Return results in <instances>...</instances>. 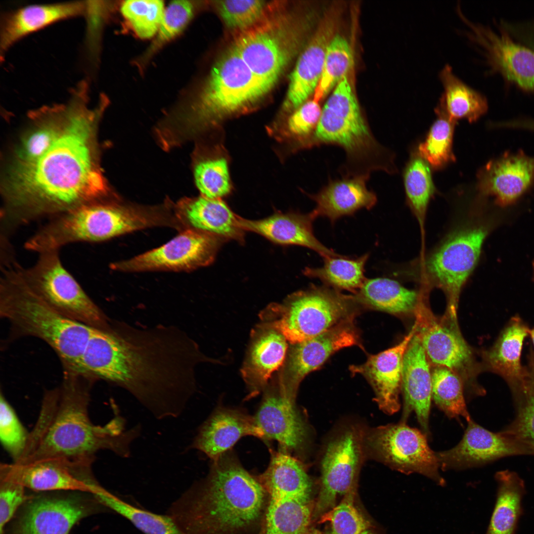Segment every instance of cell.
Masks as SVG:
<instances>
[{"instance_id": "cell-5", "label": "cell", "mask_w": 534, "mask_h": 534, "mask_svg": "<svg viewBox=\"0 0 534 534\" xmlns=\"http://www.w3.org/2000/svg\"><path fill=\"white\" fill-rule=\"evenodd\" d=\"M13 258L1 261L0 315L20 336L35 337L57 354L64 370L82 372L81 362L95 328L69 319L54 310L25 282Z\"/></svg>"}, {"instance_id": "cell-16", "label": "cell", "mask_w": 534, "mask_h": 534, "mask_svg": "<svg viewBox=\"0 0 534 534\" xmlns=\"http://www.w3.org/2000/svg\"><path fill=\"white\" fill-rule=\"evenodd\" d=\"M354 317L311 339L291 344L284 363L275 376L282 394L295 402L299 386L310 372L337 351L359 344Z\"/></svg>"}, {"instance_id": "cell-39", "label": "cell", "mask_w": 534, "mask_h": 534, "mask_svg": "<svg viewBox=\"0 0 534 534\" xmlns=\"http://www.w3.org/2000/svg\"><path fill=\"white\" fill-rule=\"evenodd\" d=\"M526 367L524 380L510 389L514 418L500 432L516 444L526 455H534V367Z\"/></svg>"}, {"instance_id": "cell-8", "label": "cell", "mask_w": 534, "mask_h": 534, "mask_svg": "<svg viewBox=\"0 0 534 534\" xmlns=\"http://www.w3.org/2000/svg\"><path fill=\"white\" fill-rule=\"evenodd\" d=\"M356 296L327 286L311 285L269 305L261 313V322L280 331L291 344L315 337L355 317Z\"/></svg>"}, {"instance_id": "cell-28", "label": "cell", "mask_w": 534, "mask_h": 534, "mask_svg": "<svg viewBox=\"0 0 534 534\" xmlns=\"http://www.w3.org/2000/svg\"><path fill=\"white\" fill-rule=\"evenodd\" d=\"M333 27L329 20H325L301 52L290 77L283 116L313 95L321 76L327 46L334 36Z\"/></svg>"}, {"instance_id": "cell-25", "label": "cell", "mask_w": 534, "mask_h": 534, "mask_svg": "<svg viewBox=\"0 0 534 534\" xmlns=\"http://www.w3.org/2000/svg\"><path fill=\"white\" fill-rule=\"evenodd\" d=\"M0 477L36 491L73 490L90 493V484L94 480L92 472L55 460L27 464L1 463Z\"/></svg>"}, {"instance_id": "cell-20", "label": "cell", "mask_w": 534, "mask_h": 534, "mask_svg": "<svg viewBox=\"0 0 534 534\" xmlns=\"http://www.w3.org/2000/svg\"><path fill=\"white\" fill-rule=\"evenodd\" d=\"M460 442L454 447L436 452L443 470L482 466L505 457L523 455V450L500 431L491 432L471 418Z\"/></svg>"}, {"instance_id": "cell-46", "label": "cell", "mask_w": 534, "mask_h": 534, "mask_svg": "<svg viewBox=\"0 0 534 534\" xmlns=\"http://www.w3.org/2000/svg\"><path fill=\"white\" fill-rule=\"evenodd\" d=\"M353 63V54L347 40L334 35L325 53L322 72L313 99L320 101L345 77Z\"/></svg>"}, {"instance_id": "cell-32", "label": "cell", "mask_w": 534, "mask_h": 534, "mask_svg": "<svg viewBox=\"0 0 534 534\" xmlns=\"http://www.w3.org/2000/svg\"><path fill=\"white\" fill-rule=\"evenodd\" d=\"M530 329L520 316L515 315L503 328L492 346L482 353L483 367L501 377L509 389L522 382L527 374L521 356Z\"/></svg>"}, {"instance_id": "cell-48", "label": "cell", "mask_w": 534, "mask_h": 534, "mask_svg": "<svg viewBox=\"0 0 534 534\" xmlns=\"http://www.w3.org/2000/svg\"><path fill=\"white\" fill-rule=\"evenodd\" d=\"M164 4L160 0H129L123 2L121 12L140 38L155 35L162 22Z\"/></svg>"}, {"instance_id": "cell-2", "label": "cell", "mask_w": 534, "mask_h": 534, "mask_svg": "<svg viewBox=\"0 0 534 534\" xmlns=\"http://www.w3.org/2000/svg\"><path fill=\"white\" fill-rule=\"evenodd\" d=\"M86 101L72 98L64 110L60 133L47 151L32 162L17 164L13 170L1 213L10 228L100 201L106 193L93 142L100 109H89Z\"/></svg>"}, {"instance_id": "cell-11", "label": "cell", "mask_w": 534, "mask_h": 534, "mask_svg": "<svg viewBox=\"0 0 534 534\" xmlns=\"http://www.w3.org/2000/svg\"><path fill=\"white\" fill-rule=\"evenodd\" d=\"M489 232L483 224L463 226L452 233L429 258V277L447 298L445 315L457 320L461 290L474 269Z\"/></svg>"}, {"instance_id": "cell-44", "label": "cell", "mask_w": 534, "mask_h": 534, "mask_svg": "<svg viewBox=\"0 0 534 534\" xmlns=\"http://www.w3.org/2000/svg\"><path fill=\"white\" fill-rule=\"evenodd\" d=\"M403 179L408 204L422 226L428 204L436 189L429 164L417 151L412 153L405 167Z\"/></svg>"}, {"instance_id": "cell-4", "label": "cell", "mask_w": 534, "mask_h": 534, "mask_svg": "<svg viewBox=\"0 0 534 534\" xmlns=\"http://www.w3.org/2000/svg\"><path fill=\"white\" fill-rule=\"evenodd\" d=\"M207 476L194 483L167 514L187 534H258L269 495L234 457L213 461Z\"/></svg>"}, {"instance_id": "cell-33", "label": "cell", "mask_w": 534, "mask_h": 534, "mask_svg": "<svg viewBox=\"0 0 534 534\" xmlns=\"http://www.w3.org/2000/svg\"><path fill=\"white\" fill-rule=\"evenodd\" d=\"M177 217L190 228L204 231L220 238L241 241L243 230L239 217L220 198L203 196L186 198L178 203Z\"/></svg>"}, {"instance_id": "cell-49", "label": "cell", "mask_w": 534, "mask_h": 534, "mask_svg": "<svg viewBox=\"0 0 534 534\" xmlns=\"http://www.w3.org/2000/svg\"><path fill=\"white\" fill-rule=\"evenodd\" d=\"M29 433L2 393L0 395V440L4 448L16 462L26 446Z\"/></svg>"}, {"instance_id": "cell-43", "label": "cell", "mask_w": 534, "mask_h": 534, "mask_svg": "<svg viewBox=\"0 0 534 534\" xmlns=\"http://www.w3.org/2000/svg\"><path fill=\"white\" fill-rule=\"evenodd\" d=\"M369 257V253L355 258L341 255L327 257L322 267H307L304 273L336 290L357 291L366 279L364 270Z\"/></svg>"}, {"instance_id": "cell-35", "label": "cell", "mask_w": 534, "mask_h": 534, "mask_svg": "<svg viewBox=\"0 0 534 534\" xmlns=\"http://www.w3.org/2000/svg\"><path fill=\"white\" fill-rule=\"evenodd\" d=\"M439 78L444 90L435 109L436 113L455 122L466 119L470 123L486 113L488 108L486 97L458 78L449 65H445L440 71Z\"/></svg>"}, {"instance_id": "cell-3", "label": "cell", "mask_w": 534, "mask_h": 534, "mask_svg": "<svg viewBox=\"0 0 534 534\" xmlns=\"http://www.w3.org/2000/svg\"><path fill=\"white\" fill-rule=\"evenodd\" d=\"M96 380L87 374L64 371L59 387L44 393L26 446L14 463L55 460L91 469L101 450H109L124 458L130 456L131 445L140 435V425L127 429L121 416L103 426L91 421L89 408Z\"/></svg>"}, {"instance_id": "cell-15", "label": "cell", "mask_w": 534, "mask_h": 534, "mask_svg": "<svg viewBox=\"0 0 534 534\" xmlns=\"http://www.w3.org/2000/svg\"><path fill=\"white\" fill-rule=\"evenodd\" d=\"M219 238L204 231L187 228L160 247L126 261L112 263L110 267L125 272L193 270L214 261Z\"/></svg>"}, {"instance_id": "cell-40", "label": "cell", "mask_w": 534, "mask_h": 534, "mask_svg": "<svg viewBox=\"0 0 534 534\" xmlns=\"http://www.w3.org/2000/svg\"><path fill=\"white\" fill-rule=\"evenodd\" d=\"M495 478L497 499L486 534H515L526 493L524 482L516 472L508 470L497 472Z\"/></svg>"}, {"instance_id": "cell-54", "label": "cell", "mask_w": 534, "mask_h": 534, "mask_svg": "<svg viewBox=\"0 0 534 534\" xmlns=\"http://www.w3.org/2000/svg\"><path fill=\"white\" fill-rule=\"evenodd\" d=\"M0 534L18 508L29 498L23 486L10 480L0 477Z\"/></svg>"}, {"instance_id": "cell-47", "label": "cell", "mask_w": 534, "mask_h": 534, "mask_svg": "<svg viewBox=\"0 0 534 534\" xmlns=\"http://www.w3.org/2000/svg\"><path fill=\"white\" fill-rule=\"evenodd\" d=\"M438 118L431 127L425 140L418 146V154L432 168L440 170L455 161L452 140L456 122L444 115L436 113Z\"/></svg>"}, {"instance_id": "cell-45", "label": "cell", "mask_w": 534, "mask_h": 534, "mask_svg": "<svg viewBox=\"0 0 534 534\" xmlns=\"http://www.w3.org/2000/svg\"><path fill=\"white\" fill-rule=\"evenodd\" d=\"M460 377L449 369L434 366L432 371V397L436 405L449 418L471 419L463 394Z\"/></svg>"}, {"instance_id": "cell-12", "label": "cell", "mask_w": 534, "mask_h": 534, "mask_svg": "<svg viewBox=\"0 0 534 534\" xmlns=\"http://www.w3.org/2000/svg\"><path fill=\"white\" fill-rule=\"evenodd\" d=\"M414 314L415 334L430 364L449 369L460 377L472 393L485 395L484 388L475 379L480 368L461 334L457 320L445 314L441 318L437 317L421 300Z\"/></svg>"}, {"instance_id": "cell-29", "label": "cell", "mask_w": 534, "mask_h": 534, "mask_svg": "<svg viewBox=\"0 0 534 534\" xmlns=\"http://www.w3.org/2000/svg\"><path fill=\"white\" fill-rule=\"evenodd\" d=\"M315 219L312 212L308 214L292 212L277 213L259 220L239 217V223L243 230L260 234L276 243L309 248L323 259L338 255L314 235L313 222Z\"/></svg>"}, {"instance_id": "cell-38", "label": "cell", "mask_w": 534, "mask_h": 534, "mask_svg": "<svg viewBox=\"0 0 534 534\" xmlns=\"http://www.w3.org/2000/svg\"><path fill=\"white\" fill-rule=\"evenodd\" d=\"M356 297L359 303L395 315L414 314L420 300L416 291L386 277L366 278Z\"/></svg>"}, {"instance_id": "cell-21", "label": "cell", "mask_w": 534, "mask_h": 534, "mask_svg": "<svg viewBox=\"0 0 534 534\" xmlns=\"http://www.w3.org/2000/svg\"><path fill=\"white\" fill-rule=\"evenodd\" d=\"M92 509L75 495L30 498L16 521L13 534H69Z\"/></svg>"}, {"instance_id": "cell-34", "label": "cell", "mask_w": 534, "mask_h": 534, "mask_svg": "<svg viewBox=\"0 0 534 534\" xmlns=\"http://www.w3.org/2000/svg\"><path fill=\"white\" fill-rule=\"evenodd\" d=\"M257 478L270 498L310 500L311 479L302 463L287 452L272 450L267 468Z\"/></svg>"}, {"instance_id": "cell-58", "label": "cell", "mask_w": 534, "mask_h": 534, "mask_svg": "<svg viewBox=\"0 0 534 534\" xmlns=\"http://www.w3.org/2000/svg\"><path fill=\"white\" fill-rule=\"evenodd\" d=\"M533 269H534V261L533 262Z\"/></svg>"}, {"instance_id": "cell-27", "label": "cell", "mask_w": 534, "mask_h": 534, "mask_svg": "<svg viewBox=\"0 0 534 534\" xmlns=\"http://www.w3.org/2000/svg\"><path fill=\"white\" fill-rule=\"evenodd\" d=\"M246 436L264 439L254 417L236 409L222 407L200 426L189 448L198 450L215 461Z\"/></svg>"}, {"instance_id": "cell-52", "label": "cell", "mask_w": 534, "mask_h": 534, "mask_svg": "<svg viewBox=\"0 0 534 534\" xmlns=\"http://www.w3.org/2000/svg\"><path fill=\"white\" fill-rule=\"evenodd\" d=\"M194 9L193 5L190 1H172L165 10L157 36L150 45L147 55L154 53L178 36L191 19Z\"/></svg>"}, {"instance_id": "cell-37", "label": "cell", "mask_w": 534, "mask_h": 534, "mask_svg": "<svg viewBox=\"0 0 534 534\" xmlns=\"http://www.w3.org/2000/svg\"><path fill=\"white\" fill-rule=\"evenodd\" d=\"M322 109L319 102L308 100L270 124L267 127L268 134L287 154L306 149L318 126Z\"/></svg>"}, {"instance_id": "cell-55", "label": "cell", "mask_w": 534, "mask_h": 534, "mask_svg": "<svg viewBox=\"0 0 534 534\" xmlns=\"http://www.w3.org/2000/svg\"><path fill=\"white\" fill-rule=\"evenodd\" d=\"M529 336L531 338L533 344V348L531 349L529 355L528 356V365L534 367V328L530 329Z\"/></svg>"}, {"instance_id": "cell-7", "label": "cell", "mask_w": 534, "mask_h": 534, "mask_svg": "<svg viewBox=\"0 0 534 534\" xmlns=\"http://www.w3.org/2000/svg\"><path fill=\"white\" fill-rule=\"evenodd\" d=\"M271 88L258 78L231 47L212 68L186 118L189 133L222 127L254 108Z\"/></svg>"}, {"instance_id": "cell-19", "label": "cell", "mask_w": 534, "mask_h": 534, "mask_svg": "<svg viewBox=\"0 0 534 534\" xmlns=\"http://www.w3.org/2000/svg\"><path fill=\"white\" fill-rule=\"evenodd\" d=\"M476 188L483 196H491L495 204H514L534 184V157L520 150L505 152L492 159L477 174Z\"/></svg>"}, {"instance_id": "cell-18", "label": "cell", "mask_w": 534, "mask_h": 534, "mask_svg": "<svg viewBox=\"0 0 534 534\" xmlns=\"http://www.w3.org/2000/svg\"><path fill=\"white\" fill-rule=\"evenodd\" d=\"M461 19L469 27L466 35L483 49L491 69L526 90H534V52L515 43L503 30L475 24L461 10Z\"/></svg>"}, {"instance_id": "cell-31", "label": "cell", "mask_w": 534, "mask_h": 534, "mask_svg": "<svg viewBox=\"0 0 534 534\" xmlns=\"http://www.w3.org/2000/svg\"><path fill=\"white\" fill-rule=\"evenodd\" d=\"M85 1L29 5L5 15L2 20L0 47L4 53L25 36L51 24L85 14Z\"/></svg>"}, {"instance_id": "cell-42", "label": "cell", "mask_w": 534, "mask_h": 534, "mask_svg": "<svg viewBox=\"0 0 534 534\" xmlns=\"http://www.w3.org/2000/svg\"><path fill=\"white\" fill-rule=\"evenodd\" d=\"M92 494L98 502L128 519L145 534H187L167 514H156L133 505L100 485Z\"/></svg>"}, {"instance_id": "cell-50", "label": "cell", "mask_w": 534, "mask_h": 534, "mask_svg": "<svg viewBox=\"0 0 534 534\" xmlns=\"http://www.w3.org/2000/svg\"><path fill=\"white\" fill-rule=\"evenodd\" d=\"M356 487L344 495L341 502L322 515V522L329 521L332 534H361L368 523L354 505Z\"/></svg>"}, {"instance_id": "cell-51", "label": "cell", "mask_w": 534, "mask_h": 534, "mask_svg": "<svg viewBox=\"0 0 534 534\" xmlns=\"http://www.w3.org/2000/svg\"><path fill=\"white\" fill-rule=\"evenodd\" d=\"M267 5L264 0H228L218 1V8L228 27L242 31L261 21Z\"/></svg>"}, {"instance_id": "cell-30", "label": "cell", "mask_w": 534, "mask_h": 534, "mask_svg": "<svg viewBox=\"0 0 534 534\" xmlns=\"http://www.w3.org/2000/svg\"><path fill=\"white\" fill-rule=\"evenodd\" d=\"M368 180L363 177L348 176L330 180L317 193L308 194L315 203L312 212L316 218H326L333 223L338 219L352 216L359 210L372 209L377 198L373 191L368 189Z\"/></svg>"}, {"instance_id": "cell-36", "label": "cell", "mask_w": 534, "mask_h": 534, "mask_svg": "<svg viewBox=\"0 0 534 534\" xmlns=\"http://www.w3.org/2000/svg\"><path fill=\"white\" fill-rule=\"evenodd\" d=\"M220 128L215 138L197 159L194 170L196 185L201 195L220 198L229 194L232 185L229 173V156Z\"/></svg>"}, {"instance_id": "cell-10", "label": "cell", "mask_w": 534, "mask_h": 534, "mask_svg": "<svg viewBox=\"0 0 534 534\" xmlns=\"http://www.w3.org/2000/svg\"><path fill=\"white\" fill-rule=\"evenodd\" d=\"M27 284L63 316L92 328L108 330L107 317L64 267L59 250L39 254L35 264L20 266Z\"/></svg>"}, {"instance_id": "cell-24", "label": "cell", "mask_w": 534, "mask_h": 534, "mask_svg": "<svg viewBox=\"0 0 534 534\" xmlns=\"http://www.w3.org/2000/svg\"><path fill=\"white\" fill-rule=\"evenodd\" d=\"M287 340L272 326L261 322L251 333L241 375L253 397L264 391L269 380L283 366L287 354Z\"/></svg>"}, {"instance_id": "cell-22", "label": "cell", "mask_w": 534, "mask_h": 534, "mask_svg": "<svg viewBox=\"0 0 534 534\" xmlns=\"http://www.w3.org/2000/svg\"><path fill=\"white\" fill-rule=\"evenodd\" d=\"M264 391L263 400L254 416L263 439L277 441L286 452L298 451L305 443L307 429L295 402L282 395L275 376Z\"/></svg>"}, {"instance_id": "cell-53", "label": "cell", "mask_w": 534, "mask_h": 534, "mask_svg": "<svg viewBox=\"0 0 534 534\" xmlns=\"http://www.w3.org/2000/svg\"><path fill=\"white\" fill-rule=\"evenodd\" d=\"M48 121L33 130L24 138L17 151L18 164L32 162L44 155L57 137L62 124Z\"/></svg>"}, {"instance_id": "cell-41", "label": "cell", "mask_w": 534, "mask_h": 534, "mask_svg": "<svg viewBox=\"0 0 534 534\" xmlns=\"http://www.w3.org/2000/svg\"><path fill=\"white\" fill-rule=\"evenodd\" d=\"M312 516L310 500L269 498L258 534H305Z\"/></svg>"}, {"instance_id": "cell-6", "label": "cell", "mask_w": 534, "mask_h": 534, "mask_svg": "<svg viewBox=\"0 0 534 534\" xmlns=\"http://www.w3.org/2000/svg\"><path fill=\"white\" fill-rule=\"evenodd\" d=\"M322 145H334L344 150L343 176L368 179L375 171L389 174L398 172L395 154L374 137L347 77L337 84L325 102L307 149Z\"/></svg>"}, {"instance_id": "cell-57", "label": "cell", "mask_w": 534, "mask_h": 534, "mask_svg": "<svg viewBox=\"0 0 534 534\" xmlns=\"http://www.w3.org/2000/svg\"><path fill=\"white\" fill-rule=\"evenodd\" d=\"M361 534H374V533L368 531V530H365V531H364Z\"/></svg>"}, {"instance_id": "cell-17", "label": "cell", "mask_w": 534, "mask_h": 534, "mask_svg": "<svg viewBox=\"0 0 534 534\" xmlns=\"http://www.w3.org/2000/svg\"><path fill=\"white\" fill-rule=\"evenodd\" d=\"M363 446L364 436L356 427L347 429L329 442L321 462L315 518L333 508L339 495L356 487Z\"/></svg>"}, {"instance_id": "cell-14", "label": "cell", "mask_w": 534, "mask_h": 534, "mask_svg": "<svg viewBox=\"0 0 534 534\" xmlns=\"http://www.w3.org/2000/svg\"><path fill=\"white\" fill-rule=\"evenodd\" d=\"M426 436L400 422L373 429L364 442L378 459L391 468L407 475L419 473L443 485L445 482L439 471L436 452L429 447Z\"/></svg>"}, {"instance_id": "cell-23", "label": "cell", "mask_w": 534, "mask_h": 534, "mask_svg": "<svg viewBox=\"0 0 534 534\" xmlns=\"http://www.w3.org/2000/svg\"><path fill=\"white\" fill-rule=\"evenodd\" d=\"M414 323L409 332L399 344L369 356L363 363L352 365L351 371L364 377L372 387L379 407L388 414L398 412L400 404L403 359L409 343L415 334Z\"/></svg>"}, {"instance_id": "cell-13", "label": "cell", "mask_w": 534, "mask_h": 534, "mask_svg": "<svg viewBox=\"0 0 534 534\" xmlns=\"http://www.w3.org/2000/svg\"><path fill=\"white\" fill-rule=\"evenodd\" d=\"M289 22L279 18L260 21L240 32L232 47L251 70L272 88L292 59L298 35Z\"/></svg>"}, {"instance_id": "cell-56", "label": "cell", "mask_w": 534, "mask_h": 534, "mask_svg": "<svg viewBox=\"0 0 534 534\" xmlns=\"http://www.w3.org/2000/svg\"><path fill=\"white\" fill-rule=\"evenodd\" d=\"M521 127L523 129L534 131V120H524L521 123Z\"/></svg>"}, {"instance_id": "cell-26", "label": "cell", "mask_w": 534, "mask_h": 534, "mask_svg": "<svg viewBox=\"0 0 534 534\" xmlns=\"http://www.w3.org/2000/svg\"><path fill=\"white\" fill-rule=\"evenodd\" d=\"M401 392L403 403L400 422L406 423L411 413L414 412L423 432L428 436L432 399V371L420 339L415 333L403 356Z\"/></svg>"}, {"instance_id": "cell-1", "label": "cell", "mask_w": 534, "mask_h": 534, "mask_svg": "<svg viewBox=\"0 0 534 534\" xmlns=\"http://www.w3.org/2000/svg\"><path fill=\"white\" fill-rule=\"evenodd\" d=\"M197 344L171 327L127 324L95 329L82 355V371L129 392L158 420L182 414L196 389L194 369L209 362Z\"/></svg>"}, {"instance_id": "cell-9", "label": "cell", "mask_w": 534, "mask_h": 534, "mask_svg": "<svg viewBox=\"0 0 534 534\" xmlns=\"http://www.w3.org/2000/svg\"><path fill=\"white\" fill-rule=\"evenodd\" d=\"M135 218L127 207L97 202L53 217L30 237L25 248L38 254L75 242H99L132 232Z\"/></svg>"}]
</instances>
